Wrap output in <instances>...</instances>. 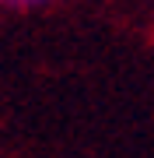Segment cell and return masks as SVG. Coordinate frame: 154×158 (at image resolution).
Returning <instances> with one entry per match:
<instances>
[{
  "label": "cell",
  "mask_w": 154,
  "mask_h": 158,
  "mask_svg": "<svg viewBox=\"0 0 154 158\" xmlns=\"http://www.w3.org/2000/svg\"><path fill=\"white\" fill-rule=\"evenodd\" d=\"M53 4H60V0H0V11L25 14V11H42V7H53Z\"/></svg>",
  "instance_id": "obj_1"
}]
</instances>
